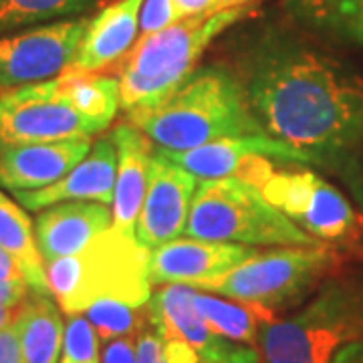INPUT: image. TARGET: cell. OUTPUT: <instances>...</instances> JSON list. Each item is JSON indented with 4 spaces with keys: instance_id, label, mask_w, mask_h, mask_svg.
I'll list each match as a JSON object with an SVG mask.
<instances>
[{
    "instance_id": "cell-1",
    "label": "cell",
    "mask_w": 363,
    "mask_h": 363,
    "mask_svg": "<svg viewBox=\"0 0 363 363\" xmlns=\"http://www.w3.org/2000/svg\"><path fill=\"white\" fill-rule=\"evenodd\" d=\"M240 81L264 133L307 164L343 168L363 150V81L323 52L267 39Z\"/></svg>"
},
{
    "instance_id": "cell-2",
    "label": "cell",
    "mask_w": 363,
    "mask_h": 363,
    "mask_svg": "<svg viewBox=\"0 0 363 363\" xmlns=\"http://www.w3.org/2000/svg\"><path fill=\"white\" fill-rule=\"evenodd\" d=\"M128 117L154 147L166 152H186L224 138L267 135L248 105L242 81L216 63L194 69L154 109Z\"/></svg>"
},
{
    "instance_id": "cell-3",
    "label": "cell",
    "mask_w": 363,
    "mask_h": 363,
    "mask_svg": "<svg viewBox=\"0 0 363 363\" xmlns=\"http://www.w3.org/2000/svg\"><path fill=\"white\" fill-rule=\"evenodd\" d=\"M250 13L252 4L196 14L164 30L140 37L117 67L121 109L130 116L154 109L168 99L194 71L208 45Z\"/></svg>"
},
{
    "instance_id": "cell-4",
    "label": "cell",
    "mask_w": 363,
    "mask_h": 363,
    "mask_svg": "<svg viewBox=\"0 0 363 363\" xmlns=\"http://www.w3.org/2000/svg\"><path fill=\"white\" fill-rule=\"evenodd\" d=\"M147 262L150 250L111 226L77 255L47 262L45 272L59 309L77 315L104 298L145 307L152 298Z\"/></svg>"
},
{
    "instance_id": "cell-5",
    "label": "cell",
    "mask_w": 363,
    "mask_h": 363,
    "mask_svg": "<svg viewBox=\"0 0 363 363\" xmlns=\"http://www.w3.org/2000/svg\"><path fill=\"white\" fill-rule=\"evenodd\" d=\"M355 341H363V281L325 279L305 307L262 327L260 362L331 363Z\"/></svg>"
},
{
    "instance_id": "cell-6",
    "label": "cell",
    "mask_w": 363,
    "mask_h": 363,
    "mask_svg": "<svg viewBox=\"0 0 363 363\" xmlns=\"http://www.w3.org/2000/svg\"><path fill=\"white\" fill-rule=\"evenodd\" d=\"M184 234L247 247H325L236 176L198 180Z\"/></svg>"
},
{
    "instance_id": "cell-7",
    "label": "cell",
    "mask_w": 363,
    "mask_h": 363,
    "mask_svg": "<svg viewBox=\"0 0 363 363\" xmlns=\"http://www.w3.org/2000/svg\"><path fill=\"white\" fill-rule=\"evenodd\" d=\"M339 260V255L327 247L257 250L234 269L198 289L279 313L313 293L337 269Z\"/></svg>"
},
{
    "instance_id": "cell-8",
    "label": "cell",
    "mask_w": 363,
    "mask_h": 363,
    "mask_svg": "<svg viewBox=\"0 0 363 363\" xmlns=\"http://www.w3.org/2000/svg\"><path fill=\"white\" fill-rule=\"evenodd\" d=\"M260 192L286 218L323 245L350 242L362 233V214L337 188L311 169H274Z\"/></svg>"
},
{
    "instance_id": "cell-9",
    "label": "cell",
    "mask_w": 363,
    "mask_h": 363,
    "mask_svg": "<svg viewBox=\"0 0 363 363\" xmlns=\"http://www.w3.org/2000/svg\"><path fill=\"white\" fill-rule=\"evenodd\" d=\"M95 133L101 130L75 109L61 77L0 95V147L83 140Z\"/></svg>"
},
{
    "instance_id": "cell-10",
    "label": "cell",
    "mask_w": 363,
    "mask_h": 363,
    "mask_svg": "<svg viewBox=\"0 0 363 363\" xmlns=\"http://www.w3.org/2000/svg\"><path fill=\"white\" fill-rule=\"evenodd\" d=\"M91 18H63L0 35V89L63 75L73 65Z\"/></svg>"
},
{
    "instance_id": "cell-11",
    "label": "cell",
    "mask_w": 363,
    "mask_h": 363,
    "mask_svg": "<svg viewBox=\"0 0 363 363\" xmlns=\"http://www.w3.org/2000/svg\"><path fill=\"white\" fill-rule=\"evenodd\" d=\"M194 286L164 285L152 295L150 325L162 339L182 337L200 363H262L257 347L214 333L194 307Z\"/></svg>"
},
{
    "instance_id": "cell-12",
    "label": "cell",
    "mask_w": 363,
    "mask_h": 363,
    "mask_svg": "<svg viewBox=\"0 0 363 363\" xmlns=\"http://www.w3.org/2000/svg\"><path fill=\"white\" fill-rule=\"evenodd\" d=\"M198 178L169 162L152 145L147 190L135 224V240L145 250L180 238L192 206Z\"/></svg>"
},
{
    "instance_id": "cell-13",
    "label": "cell",
    "mask_w": 363,
    "mask_h": 363,
    "mask_svg": "<svg viewBox=\"0 0 363 363\" xmlns=\"http://www.w3.org/2000/svg\"><path fill=\"white\" fill-rule=\"evenodd\" d=\"M257 250L238 242L174 238L150 252L147 279L152 285L198 286L247 260Z\"/></svg>"
},
{
    "instance_id": "cell-14",
    "label": "cell",
    "mask_w": 363,
    "mask_h": 363,
    "mask_svg": "<svg viewBox=\"0 0 363 363\" xmlns=\"http://www.w3.org/2000/svg\"><path fill=\"white\" fill-rule=\"evenodd\" d=\"M91 138L0 147V188L33 192L65 178L89 154Z\"/></svg>"
},
{
    "instance_id": "cell-15",
    "label": "cell",
    "mask_w": 363,
    "mask_h": 363,
    "mask_svg": "<svg viewBox=\"0 0 363 363\" xmlns=\"http://www.w3.org/2000/svg\"><path fill=\"white\" fill-rule=\"evenodd\" d=\"M117 176V150L111 138H101L91 145L89 154L79 162L65 178L43 190L13 192L14 200L26 210L40 212L45 208L69 202L87 200L99 204H113Z\"/></svg>"
},
{
    "instance_id": "cell-16",
    "label": "cell",
    "mask_w": 363,
    "mask_h": 363,
    "mask_svg": "<svg viewBox=\"0 0 363 363\" xmlns=\"http://www.w3.org/2000/svg\"><path fill=\"white\" fill-rule=\"evenodd\" d=\"M111 210L99 202L69 200L40 210L35 218V238L45 264L77 255L107 228H111Z\"/></svg>"
},
{
    "instance_id": "cell-17",
    "label": "cell",
    "mask_w": 363,
    "mask_h": 363,
    "mask_svg": "<svg viewBox=\"0 0 363 363\" xmlns=\"http://www.w3.org/2000/svg\"><path fill=\"white\" fill-rule=\"evenodd\" d=\"M117 150L116 194L111 204L113 228L135 236V224L147 190L152 142L133 123H121L109 135Z\"/></svg>"
},
{
    "instance_id": "cell-18",
    "label": "cell",
    "mask_w": 363,
    "mask_h": 363,
    "mask_svg": "<svg viewBox=\"0 0 363 363\" xmlns=\"http://www.w3.org/2000/svg\"><path fill=\"white\" fill-rule=\"evenodd\" d=\"M143 0H116L91 18L87 33L79 45L75 61L69 69L81 73H101L119 63L140 33V9Z\"/></svg>"
},
{
    "instance_id": "cell-19",
    "label": "cell",
    "mask_w": 363,
    "mask_h": 363,
    "mask_svg": "<svg viewBox=\"0 0 363 363\" xmlns=\"http://www.w3.org/2000/svg\"><path fill=\"white\" fill-rule=\"evenodd\" d=\"M157 152L186 172L194 174L198 180L234 176L248 156H267L283 162H293V164H307L298 152L285 143L272 140L271 135L224 138L186 152H166V150H157Z\"/></svg>"
},
{
    "instance_id": "cell-20",
    "label": "cell",
    "mask_w": 363,
    "mask_h": 363,
    "mask_svg": "<svg viewBox=\"0 0 363 363\" xmlns=\"http://www.w3.org/2000/svg\"><path fill=\"white\" fill-rule=\"evenodd\" d=\"M23 363H59L63 350V319L52 295L33 293L16 313Z\"/></svg>"
},
{
    "instance_id": "cell-21",
    "label": "cell",
    "mask_w": 363,
    "mask_h": 363,
    "mask_svg": "<svg viewBox=\"0 0 363 363\" xmlns=\"http://www.w3.org/2000/svg\"><path fill=\"white\" fill-rule=\"evenodd\" d=\"M0 247L4 248L21 267L26 283L33 293L51 295L45 260L40 257L35 224L26 216V212L18 206V202L0 192Z\"/></svg>"
},
{
    "instance_id": "cell-22",
    "label": "cell",
    "mask_w": 363,
    "mask_h": 363,
    "mask_svg": "<svg viewBox=\"0 0 363 363\" xmlns=\"http://www.w3.org/2000/svg\"><path fill=\"white\" fill-rule=\"evenodd\" d=\"M194 307L214 333L257 350L262 327L277 319V313L255 303L228 301L198 291L194 293Z\"/></svg>"
},
{
    "instance_id": "cell-23",
    "label": "cell",
    "mask_w": 363,
    "mask_h": 363,
    "mask_svg": "<svg viewBox=\"0 0 363 363\" xmlns=\"http://www.w3.org/2000/svg\"><path fill=\"white\" fill-rule=\"evenodd\" d=\"M286 6L313 30L363 47V0H289Z\"/></svg>"
},
{
    "instance_id": "cell-24",
    "label": "cell",
    "mask_w": 363,
    "mask_h": 363,
    "mask_svg": "<svg viewBox=\"0 0 363 363\" xmlns=\"http://www.w3.org/2000/svg\"><path fill=\"white\" fill-rule=\"evenodd\" d=\"M59 77L67 97L79 113L93 121L101 131L107 130L117 116V109L121 107L119 81L116 77L99 73H81L73 69H67Z\"/></svg>"
},
{
    "instance_id": "cell-25",
    "label": "cell",
    "mask_w": 363,
    "mask_h": 363,
    "mask_svg": "<svg viewBox=\"0 0 363 363\" xmlns=\"http://www.w3.org/2000/svg\"><path fill=\"white\" fill-rule=\"evenodd\" d=\"M95 0H0V35L85 13Z\"/></svg>"
},
{
    "instance_id": "cell-26",
    "label": "cell",
    "mask_w": 363,
    "mask_h": 363,
    "mask_svg": "<svg viewBox=\"0 0 363 363\" xmlns=\"http://www.w3.org/2000/svg\"><path fill=\"white\" fill-rule=\"evenodd\" d=\"M85 317L95 327L101 341L109 343L119 337H133L150 325V307H133L121 301L104 298L93 303Z\"/></svg>"
},
{
    "instance_id": "cell-27",
    "label": "cell",
    "mask_w": 363,
    "mask_h": 363,
    "mask_svg": "<svg viewBox=\"0 0 363 363\" xmlns=\"http://www.w3.org/2000/svg\"><path fill=\"white\" fill-rule=\"evenodd\" d=\"M61 353L59 363H99V335L83 313L67 315Z\"/></svg>"
},
{
    "instance_id": "cell-28",
    "label": "cell",
    "mask_w": 363,
    "mask_h": 363,
    "mask_svg": "<svg viewBox=\"0 0 363 363\" xmlns=\"http://www.w3.org/2000/svg\"><path fill=\"white\" fill-rule=\"evenodd\" d=\"M28 295H30V286L26 283L21 267L0 247V303L11 309H21V305Z\"/></svg>"
},
{
    "instance_id": "cell-29",
    "label": "cell",
    "mask_w": 363,
    "mask_h": 363,
    "mask_svg": "<svg viewBox=\"0 0 363 363\" xmlns=\"http://www.w3.org/2000/svg\"><path fill=\"white\" fill-rule=\"evenodd\" d=\"M180 21L172 0H143L140 9V33L147 37L152 33L164 30Z\"/></svg>"
},
{
    "instance_id": "cell-30",
    "label": "cell",
    "mask_w": 363,
    "mask_h": 363,
    "mask_svg": "<svg viewBox=\"0 0 363 363\" xmlns=\"http://www.w3.org/2000/svg\"><path fill=\"white\" fill-rule=\"evenodd\" d=\"M135 355H138V363H168L164 355V341L152 325L143 327L138 333Z\"/></svg>"
},
{
    "instance_id": "cell-31",
    "label": "cell",
    "mask_w": 363,
    "mask_h": 363,
    "mask_svg": "<svg viewBox=\"0 0 363 363\" xmlns=\"http://www.w3.org/2000/svg\"><path fill=\"white\" fill-rule=\"evenodd\" d=\"M274 172V166L271 164V157L267 156H248L242 164H240V168L236 169V178H240V180L248 182V184H252L255 188H262L264 186V182L271 178V174Z\"/></svg>"
},
{
    "instance_id": "cell-32",
    "label": "cell",
    "mask_w": 363,
    "mask_h": 363,
    "mask_svg": "<svg viewBox=\"0 0 363 363\" xmlns=\"http://www.w3.org/2000/svg\"><path fill=\"white\" fill-rule=\"evenodd\" d=\"M135 337H119L105 345L101 363H138L135 355Z\"/></svg>"
},
{
    "instance_id": "cell-33",
    "label": "cell",
    "mask_w": 363,
    "mask_h": 363,
    "mask_svg": "<svg viewBox=\"0 0 363 363\" xmlns=\"http://www.w3.org/2000/svg\"><path fill=\"white\" fill-rule=\"evenodd\" d=\"M162 341H164V355L168 363H200L198 353L182 337H168Z\"/></svg>"
},
{
    "instance_id": "cell-34",
    "label": "cell",
    "mask_w": 363,
    "mask_h": 363,
    "mask_svg": "<svg viewBox=\"0 0 363 363\" xmlns=\"http://www.w3.org/2000/svg\"><path fill=\"white\" fill-rule=\"evenodd\" d=\"M180 21L184 18H190L196 14L204 13H214V6H216V0H172Z\"/></svg>"
},
{
    "instance_id": "cell-35",
    "label": "cell",
    "mask_w": 363,
    "mask_h": 363,
    "mask_svg": "<svg viewBox=\"0 0 363 363\" xmlns=\"http://www.w3.org/2000/svg\"><path fill=\"white\" fill-rule=\"evenodd\" d=\"M331 363H363V341H355L343 347Z\"/></svg>"
},
{
    "instance_id": "cell-36",
    "label": "cell",
    "mask_w": 363,
    "mask_h": 363,
    "mask_svg": "<svg viewBox=\"0 0 363 363\" xmlns=\"http://www.w3.org/2000/svg\"><path fill=\"white\" fill-rule=\"evenodd\" d=\"M252 2H259V0H216L214 13L226 11V9H234V6H247V4H252Z\"/></svg>"
},
{
    "instance_id": "cell-37",
    "label": "cell",
    "mask_w": 363,
    "mask_h": 363,
    "mask_svg": "<svg viewBox=\"0 0 363 363\" xmlns=\"http://www.w3.org/2000/svg\"><path fill=\"white\" fill-rule=\"evenodd\" d=\"M16 313H18V309H11V307H6V305L0 303V329H4L6 325L13 323Z\"/></svg>"
}]
</instances>
